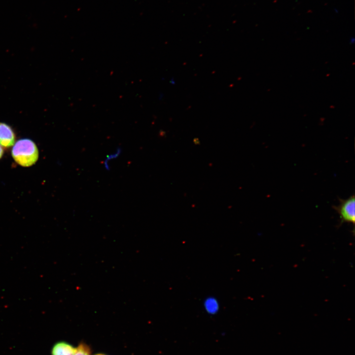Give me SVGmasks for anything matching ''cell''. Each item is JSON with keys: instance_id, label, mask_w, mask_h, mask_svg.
<instances>
[{"instance_id": "obj_1", "label": "cell", "mask_w": 355, "mask_h": 355, "mask_svg": "<svg viewBox=\"0 0 355 355\" xmlns=\"http://www.w3.org/2000/svg\"><path fill=\"white\" fill-rule=\"evenodd\" d=\"M14 161L19 165L28 167L37 161L39 151L36 143L29 139L19 140L14 143L11 150Z\"/></svg>"}, {"instance_id": "obj_2", "label": "cell", "mask_w": 355, "mask_h": 355, "mask_svg": "<svg viewBox=\"0 0 355 355\" xmlns=\"http://www.w3.org/2000/svg\"><path fill=\"white\" fill-rule=\"evenodd\" d=\"M339 204L332 208L339 214L341 224L344 222L355 224V200L352 195L347 199L339 198Z\"/></svg>"}, {"instance_id": "obj_3", "label": "cell", "mask_w": 355, "mask_h": 355, "mask_svg": "<svg viewBox=\"0 0 355 355\" xmlns=\"http://www.w3.org/2000/svg\"><path fill=\"white\" fill-rule=\"evenodd\" d=\"M15 132L10 126L5 123L0 122V145L8 148L15 143Z\"/></svg>"}, {"instance_id": "obj_4", "label": "cell", "mask_w": 355, "mask_h": 355, "mask_svg": "<svg viewBox=\"0 0 355 355\" xmlns=\"http://www.w3.org/2000/svg\"><path fill=\"white\" fill-rule=\"evenodd\" d=\"M76 351L71 344L61 341L56 343L52 349V355H73Z\"/></svg>"}, {"instance_id": "obj_5", "label": "cell", "mask_w": 355, "mask_h": 355, "mask_svg": "<svg viewBox=\"0 0 355 355\" xmlns=\"http://www.w3.org/2000/svg\"><path fill=\"white\" fill-rule=\"evenodd\" d=\"M204 308L208 314L214 315L219 309V303L218 300L213 296H209L203 301Z\"/></svg>"}, {"instance_id": "obj_6", "label": "cell", "mask_w": 355, "mask_h": 355, "mask_svg": "<svg viewBox=\"0 0 355 355\" xmlns=\"http://www.w3.org/2000/svg\"><path fill=\"white\" fill-rule=\"evenodd\" d=\"M90 347L84 342H81L76 348L73 355H91Z\"/></svg>"}, {"instance_id": "obj_7", "label": "cell", "mask_w": 355, "mask_h": 355, "mask_svg": "<svg viewBox=\"0 0 355 355\" xmlns=\"http://www.w3.org/2000/svg\"><path fill=\"white\" fill-rule=\"evenodd\" d=\"M121 149L120 148H118L115 152L109 154L106 157L104 162V167H105L106 170H108L109 169L108 165L109 161L117 158L121 153Z\"/></svg>"}, {"instance_id": "obj_8", "label": "cell", "mask_w": 355, "mask_h": 355, "mask_svg": "<svg viewBox=\"0 0 355 355\" xmlns=\"http://www.w3.org/2000/svg\"><path fill=\"white\" fill-rule=\"evenodd\" d=\"M4 153V151L2 147L0 145V159L1 158Z\"/></svg>"}, {"instance_id": "obj_9", "label": "cell", "mask_w": 355, "mask_h": 355, "mask_svg": "<svg viewBox=\"0 0 355 355\" xmlns=\"http://www.w3.org/2000/svg\"><path fill=\"white\" fill-rule=\"evenodd\" d=\"M107 355L105 354H103V353H98V354H95V355Z\"/></svg>"}]
</instances>
